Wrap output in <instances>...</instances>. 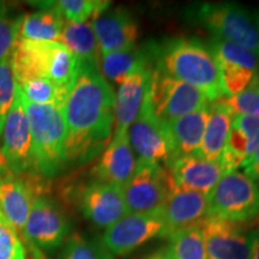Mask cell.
Listing matches in <instances>:
<instances>
[{"label":"cell","instance_id":"8","mask_svg":"<svg viewBox=\"0 0 259 259\" xmlns=\"http://www.w3.org/2000/svg\"><path fill=\"white\" fill-rule=\"evenodd\" d=\"M47 180L31 170L0 176V211L17 233L23 232L35 200L47 196Z\"/></svg>","mask_w":259,"mask_h":259},{"label":"cell","instance_id":"3","mask_svg":"<svg viewBox=\"0 0 259 259\" xmlns=\"http://www.w3.org/2000/svg\"><path fill=\"white\" fill-rule=\"evenodd\" d=\"M24 106L31 134V171L46 179L59 176L66 168L63 108L25 100Z\"/></svg>","mask_w":259,"mask_h":259},{"label":"cell","instance_id":"16","mask_svg":"<svg viewBox=\"0 0 259 259\" xmlns=\"http://www.w3.org/2000/svg\"><path fill=\"white\" fill-rule=\"evenodd\" d=\"M161 211L166 236L169 238L174 233L202 225L209 213L208 196L183 190L173 184Z\"/></svg>","mask_w":259,"mask_h":259},{"label":"cell","instance_id":"28","mask_svg":"<svg viewBox=\"0 0 259 259\" xmlns=\"http://www.w3.org/2000/svg\"><path fill=\"white\" fill-rule=\"evenodd\" d=\"M25 101L34 105H52L64 108L70 92L58 87L50 79L38 78L18 85Z\"/></svg>","mask_w":259,"mask_h":259},{"label":"cell","instance_id":"34","mask_svg":"<svg viewBox=\"0 0 259 259\" xmlns=\"http://www.w3.org/2000/svg\"><path fill=\"white\" fill-rule=\"evenodd\" d=\"M0 259H28L23 241L4 216H0Z\"/></svg>","mask_w":259,"mask_h":259},{"label":"cell","instance_id":"20","mask_svg":"<svg viewBox=\"0 0 259 259\" xmlns=\"http://www.w3.org/2000/svg\"><path fill=\"white\" fill-rule=\"evenodd\" d=\"M157 44H145L143 46H135L130 50L115 52L101 57L99 70L107 82L120 84L126 77L142 66L156 65Z\"/></svg>","mask_w":259,"mask_h":259},{"label":"cell","instance_id":"14","mask_svg":"<svg viewBox=\"0 0 259 259\" xmlns=\"http://www.w3.org/2000/svg\"><path fill=\"white\" fill-rule=\"evenodd\" d=\"M130 144L138 158L166 166L173 158V145L167 126L149 111L145 101L137 119L127 130Z\"/></svg>","mask_w":259,"mask_h":259},{"label":"cell","instance_id":"39","mask_svg":"<svg viewBox=\"0 0 259 259\" xmlns=\"http://www.w3.org/2000/svg\"><path fill=\"white\" fill-rule=\"evenodd\" d=\"M144 259H167V254H166V250L162 248V250H158L154 253L149 254L148 257H145Z\"/></svg>","mask_w":259,"mask_h":259},{"label":"cell","instance_id":"22","mask_svg":"<svg viewBox=\"0 0 259 259\" xmlns=\"http://www.w3.org/2000/svg\"><path fill=\"white\" fill-rule=\"evenodd\" d=\"M233 119V113L223 103L211 102L208 124L198 150L194 155L206 161H219L228 141Z\"/></svg>","mask_w":259,"mask_h":259},{"label":"cell","instance_id":"38","mask_svg":"<svg viewBox=\"0 0 259 259\" xmlns=\"http://www.w3.org/2000/svg\"><path fill=\"white\" fill-rule=\"evenodd\" d=\"M9 171L11 170H10L8 162H6V158L2 153V149H0V176H2V174L9 173Z\"/></svg>","mask_w":259,"mask_h":259},{"label":"cell","instance_id":"15","mask_svg":"<svg viewBox=\"0 0 259 259\" xmlns=\"http://www.w3.org/2000/svg\"><path fill=\"white\" fill-rule=\"evenodd\" d=\"M90 23L95 32L101 57L136 46L139 28L134 15L127 9L107 10Z\"/></svg>","mask_w":259,"mask_h":259},{"label":"cell","instance_id":"6","mask_svg":"<svg viewBox=\"0 0 259 259\" xmlns=\"http://www.w3.org/2000/svg\"><path fill=\"white\" fill-rule=\"evenodd\" d=\"M208 216L233 222H251L259 218V186L241 171L221 178L208 196Z\"/></svg>","mask_w":259,"mask_h":259},{"label":"cell","instance_id":"2","mask_svg":"<svg viewBox=\"0 0 259 259\" xmlns=\"http://www.w3.org/2000/svg\"><path fill=\"white\" fill-rule=\"evenodd\" d=\"M155 67L198 89L209 102L225 96L215 57L197 38L176 37L157 44Z\"/></svg>","mask_w":259,"mask_h":259},{"label":"cell","instance_id":"7","mask_svg":"<svg viewBox=\"0 0 259 259\" xmlns=\"http://www.w3.org/2000/svg\"><path fill=\"white\" fill-rule=\"evenodd\" d=\"M173 184L166 168L138 158L134 174L122 187L128 213L161 210Z\"/></svg>","mask_w":259,"mask_h":259},{"label":"cell","instance_id":"10","mask_svg":"<svg viewBox=\"0 0 259 259\" xmlns=\"http://www.w3.org/2000/svg\"><path fill=\"white\" fill-rule=\"evenodd\" d=\"M156 238H166V226L161 210L128 213L107 228L101 240L112 254L126 255Z\"/></svg>","mask_w":259,"mask_h":259},{"label":"cell","instance_id":"31","mask_svg":"<svg viewBox=\"0 0 259 259\" xmlns=\"http://www.w3.org/2000/svg\"><path fill=\"white\" fill-rule=\"evenodd\" d=\"M23 15L16 12L12 6L0 4V61L10 57L19 38Z\"/></svg>","mask_w":259,"mask_h":259},{"label":"cell","instance_id":"17","mask_svg":"<svg viewBox=\"0 0 259 259\" xmlns=\"http://www.w3.org/2000/svg\"><path fill=\"white\" fill-rule=\"evenodd\" d=\"M136 162L137 160L130 144L127 131H114L92 169L93 180L124 187L134 174Z\"/></svg>","mask_w":259,"mask_h":259},{"label":"cell","instance_id":"1","mask_svg":"<svg viewBox=\"0 0 259 259\" xmlns=\"http://www.w3.org/2000/svg\"><path fill=\"white\" fill-rule=\"evenodd\" d=\"M114 101L99 67L80 64L63 108L66 167L88 163L105 150L114 125Z\"/></svg>","mask_w":259,"mask_h":259},{"label":"cell","instance_id":"30","mask_svg":"<svg viewBox=\"0 0 259 259\" xmlns=\"http://www.w3.org/2000/svg\"><path fill=\"white\" fill-rule=\"evenodd\" d=\"M220 102L233 113V115L259 116V72L241 93L233 96H223Z\"/></svg>","mask_w":259,"mask_h":259},{"label":"cell","instance_id":"35","mask_svg":"<svg viewBox=\"0 0 259 259\" xmlns=\"http://www.w3.org/2000/svg\"><path fill=\"white\" fill-rule=\"evenodd\" d=\"M232 126L238 130L247 142L246 154L248 160L259 149V116L234 115Z\"/></svg>","mask_w":259,"mask_h":259},{"label":"cell","instance_id":"41","mask_svg":"<svg viewBox=\"0 0 259 259\" xmlns=\"http://www.w3.org/2000/svg\"><path fill=\"white\" fill-rule=\"evenodd\" d=\"M0 216H3V213H2V211H0Z\"/></svg>","mask_w":259,"mask_h":259},{"label":"cell","instance_id":"32","mask_svg":"<svg viewBox=\"0 0 259 259\" xmlns=\"http://www.w3.org/2000/svg\"><path fill=\"white\" fill-rule=\"evenodd\" d=\"M216 64L221 78V84L225 96H233L241 93L250 84L253 76L257 72L231 64L228 61L215 58Z\"/></svg>","mask_w":259,"mask_h":259},{"label":"cell","instance_id":"33","mask_svg":"<svg viewBox=\"0 0 259 259\" xmlns=\"http://www.w3.org/2000/svg\"><path fill=\"white\" fill-rule=\"evenodd\" d=\"M15 92L16 82L9 57L5 60L0 61V138H2L6 116L14 103Z\"/></svg>","mask_w":259,"mask_h":259},{"label":"cell","instance_id":"27","mask_svg":"<svg viewBox=\"0 0 259 259\" xmlns=\"http://www.w3.org/2000/svg\"><path fill=\"white\" fill-rule=\"evenodd\" d=\"M60 259H114V257L101 239L76 233L64 242Z\"/></svg>","mask_w":259,"mask_h":259},{"label":"cell","instance_id":"12","mask_svg":"<svg viewBox=\"0 0 259 259\" xmlns=\"http://www.w3.org/2000/svg\"><path fill=\"white\" fill-rule=\"evenodd\" d=\"M2 153L6 158L10 170L22 174L31 170V134L24 97L16 84L15 99L2 132Z\"/></svg>","mask_w":259,"mask_h":259},{"label":"cell","instance_id":"25","mask_svg":"<svg viewBox=\"0 0 259 259\" xmlns=\"http://www.w3.org/2000/svg\"><path fill=\"white\" fill-rule=\"evenodd\" d=\"M40 9H54L66 22L85 23L103 14L111 6V2L101 0H57V2L31 3Z\"/></svg>","mask_w":259,"mask_h":259},{"label":"cell","instance_id":"23","mask_svg":"<svg viewBox=\"0 0 259 259\" xmlns=\"http://www.w3.org/2000/svg\"><path fill=\"white\" fill-rule=\"evenodd\" d=\"M59 42L78 59L80 64L99 67L101 53L90 22L71 23L65 21Z\"/></svg>","mask_w":259,"mask_h":259},{"label":"cell","instance_id":"37","mask_svg":"<svg viewBox=\"0 0 259 259\" xmlns=\"http://www.w3.org/2000/svg\"><path fill=\"white\" fill-rule=\"evenodd\" d=\"M257 228H255V239H254V245L253 250H252L251 259H259V222L257 223Z\"/></svg>","mask_w":259,"mask_h":259},{"label":"cell","instance_id":"24","mask_svg":"<svg viewBox=\"0 0 259 259\" xmlns=\"http://www.w3.org/2000/svg\"><path fill=\"white\" fill-rule=\"evenodd\" d=\"M65 19L54 9H41L40 11L23 16L19 38L31 41L59 42Z\"/></svg>","mask_w":259,"mask_h":259},{"label":"cell","instance_id":"4","mask_svg":"<svg viewBox=\"0 0 259 259\" xmlns=\"http://www.w3.org/2000/svg\"><path fill=\"white\" fill-rule=\"evenodd\" d=\"M192 23L221 40L246 48L259 59V29L253 16L235 3H196L185 12Z\"/></svg>","mask_w":259,"mask_h":259},{"label":"cell","instance_id":"40","mask_svg":"<svg viewBox=\"0 0 259 259\" xmlns=\"http://www.w3.org/2000/svg\"><path fill=\"white\" fill-rule=\"evenodd\" d=\"M253 19H254V22H255V24H257V27H258V29H259V9L257 10V11L254 12L253 15Z\"/></svg>","mask_w":259,"mask_h":259},{"label":"cell","instance_id":"13","mask_svg":"<svg viewBox=\"0 0 259 259\" xmlns=\"http://www.w3.org/2000/svg\"><path fill=\"white\" fill-rule=\"evenodd\" d=\"M83 216L94 226L107 229L128 215L122 187L112 184L90 181L76 194Z\"/></svg>","mask_w":259,"mask_h":259},{"label":"cell","instance_id":"19","mask_svg":"<svg viewBox=\"0 0 259 259\" xmlns=\"http://www.w3.org/2000/svg\"><path fill=\"white\" fill-rule=\"evenodd\" d=\"M154 67H138L119 85L114 101L115 131H127L132 122L137 119L147 97Z\"/></svg>","mask_w":259,"mask_h":259},{"label":"cell","instance_id":"9","mask_svg":"<svg viewBox=\"0 0 259 259\" xmlns=\"http://www.w3.org/2000/svg\"><path fill=\"white\" fill-rule=\"evenodd\" d=\"M71 223L65 210L56 200L42 196L35 200L22 232V240L38 250L51 252L66 241Z\"/></svg>","mask_w":259,"mask_h":259},{"label":"cell","instance_id":"21","mask_svg":"<svg viewBox=\"0 0 259 259\" xmlns=\"http://www.w3.org/2000/svg\"><path fill=\"white\" fill-rule=\"evenodd\" d=\"M210 112L211 102L198 111L190 113L166 125L173 145V158L189 156L197 153L208 124Z\"/></svg>","mask_w":259,"mask_h":259},{"label":"cell","instance_id":"11","mask_svg":"<svg viewBox=\"0 0 259 259\" xmlns=\"http://www.w3.org/2000/svg\"><path fill=\"white\" fill-rule=\"evenodd\" d=\"M208 259H251L255 228L248 222H233L208 216L202 223Z\"/></svg>","mask_w":259,"mask_h":259},{"label":"cell","instance_id":"29","mask_svg":"<svg viewBox=\"0 0 259 259\" xmlns=\"http://www.w3.org/2000/svg\"><path fill=\"white\" fill-rule=\"evenodd\" d=\"M209 48L212 52L213 57L218 59L235 64L253 72H258V58L252 52L239 45L213 37L210 40Z\"/></svg>","mask_w":259,"mask_h":259},{"label":"cell","instance_id":"18","mask_svg":"<svg viewBox=\"0 0 259 259\" xmlns=\"http://www.w3.org/2000/svg\"><path fill=\"white\" fill-rule=\"evenodd\" d=\"M166 169L178 187L206 196L225 176L220 161H206L196 155L173 158L166 164Z\"/></svg>","mask_w":259,"mask_h":259},{"label":"cell","instance_id":"26","mask_svg":"<svg viewBox=\"0 0 259 259\" xmlns=\"http://www.w3.org/2000/svg\"><path fill=\"white\" fill-rule=\"evenodd\" d=\"M200 226L171 234L168 238V246L164 248L167 259H208Z\"/></svg>","mask_w":259,"mask_h":259},{"label":"cell","instance_id":"5","mask_svg":"<svg viewBox=\"0 0 259 259\" xmlns=\"http://www.w3.org/2000/svg\"><path fill=\"white\" fill-rule=\"evenodd\" d=\"M208 103V99L194 87L174 78L158 67L151 71L145 105L162 124H169Z\"/></svg>","mask_w":259,"mask_h":259},{"label":"cell","instance_id":"36","mask_svg":"<svg viewBox=\"0 0 259 259\" xmlns=\"http://www.w3.org/2000/svg\"><path fill=\"white\" fill-rule=\"evenodd\" d=\"M245 174L259 186V149L242 164Z\"/></svg>","mask_w":259,"mask_h":259}]
</instances>
